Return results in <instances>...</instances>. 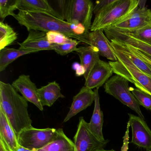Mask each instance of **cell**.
<instances>
[{"label":"cell","instance_id":"d590c367","mask_svg":"<svg viewBox=\"0 0 151 151\" xmlns=\"http://www.w3.org/2000/svg\"><path fill=\"white\" fill-rule=\"evenodd\" d=\"M99 151H114V150H113V149H112V150H104V149H103V150H99Z\"/></svg>","mask_w":151,"mask_h":151},{"label":"cell","instance_id":"836d02e7","mask_svg":"<svg viewBox=\"0 0 151 151\" xmlns=\"http://www.w3.org/2000/svg\"><path fill=\"white\" fill-rule=\"evenodd\" d=\"M17 151H33L32 150H29V149H26V148H24L22 147L19 145V148H18Z\"/></svg>","mask_w":151,"mask_h":151},{"label":"cell","instance_id":"ba28073f","mask_svg":"<svg viewBox=\"0 0 151 151\" xmlns=\"http://www.w3.org/2000/svg\"><path fill=\"white\" fill-rule=\"evenodd\" d=\"M76 151H99L103 150L109 142L99 140L92 133L83 116L79 117L77 130L74 137Z\"/></svg>","mask_w":151,"mask_h":151},{"label":"cell","instance_id":"7a4b0ae2","mask_svg":"<svg viewBox=\"0 0 151 151\" xmlns=\"http://www.w3.org/2000/svg\"><path fill=\"white\" fill-rule=\"evenodd\" d=\"M28 108L27 101L12 84L0 81V109L5 113L17 136L32 126Z\"/></svg>","mask_w":151,"mask_h":151},{"label":"cell","instance_id":"2e32d148","mask_svg":"<svg viewBox=\"0 0 151 151\" xmlns=\"http://www.w3.org/2000/svg\"><path fill=\"white\" fill-rule=\"evenodd\" d=\"M0 143L6 151H17V137L5 113L0 109Z\"/></svg>","mask_w":151,"mask_h":151},{"label":"cell","instance_id":"52a82bcc","mask_svg":"<svg viewBox=\"0 0 151 151\" xmlns=\"http://www.w3.org/2000/svg\"><path fill=\"white\" fill-rule=\"evenodd\" d=\"M57 129L53 128L36 129L33 126L22 130L17 136L20 146L34 151L41 149L54 139Z\"/></svg>","mask_w":151,"mask_h":151},{"label":"cell","instance_id":"5b68a950","mask_svg":"<svg viewBox=\"0 0 151 151\" xmlns=\"http://www.w3.org/2000/svg\"><path fill=\"white\" fill-rule=\"evenodd\" d=\"M138 7L137 0H116L107 9L95 16L90 31L104 30L125 18Z\"/></svg>","mask_w":151,"mask_h":151},{"label":"cell","instance_id":"484cf974","mask_svg":"<svg viewBox=\"0 0 151 151\" xmlns=\"http://www.w3.org/2000/svg\"><path fill=\"white\" fill-rule=\"evenodd\" d=\"M120 31L127 33L134 38L151 46V24L136 30Z\"/></svg>","mask_w":151,"mask_h":151},{"label":"cell","instance_id":"6da1fadb","mask_svg":"<svg viewBox=\"0 0 151 151\" xmlns=\"http://www.w3.org/2000/svg\"><path fill=\"white\" fill-rule=\"evenodd\" d=\"M13 17L18 23L24 26L28 31L31 30L48 32H61L67 37L90 45L88 34L80 24H70L52 15L42 12L19 9Z\"/></svg>","mask_w":151,"mask_h":151},{"label":"cell","instance_id":"603a6c76","mask_svg":"<svg viewBox=\"0 0 151 151\" xmlns=\"http://www.w3.org/2000/svg\"><path fill=\"white\" fill-rule=\"evenodd\" d=\"M110 42L114 49L118 50L125 54L139 70L151 77V68L136 55L126 44L114 39L110 40Z\"/></svg>","mask_w":151,"mask_h":151},{"label":"cell","instance_id":"e0dca14e","mask_svg":"<svg viewBox=\"0 0 151 151\" xmlns=\"http://www.w3.org/2000/svg\"><path fill=\"white\" fill-rule=\"evenodd\" d=\"M106 36L109 40H116L124 42L140 50L151 56V46L131 37L119 30L107 28L104 30Z\"/></svg>","mask_w":151,"mask_h":151},{"label":"cell","instance_id":"9c48e42d","mask_svg":"<svg viewBox=\"0 0 151 151\" xmlns=\"http://www.w3.org/2000/svg\"><path fill=\"white\" fill-rule=\"evenodd\" d=\"M151 24V10L145 7L136 9L122 20L108 28L119 30H136Z\"/></svg>","mask_w":151,"mask_h":151},{"label":"cell","instance_id":"3957f363","mask_svg":"<svg viewBox=\"0 0 151 151\" xmlns=\"http://www.w3.org/2000/svg\"><path fill=\"white\" fill-rule=\"evenodd\" d=\"M59 13L63 20L70 24H80L87 33L91 27L94 4L91 0H58Z\"/></svg>","mask_w":151,"mask_h":151},{"label":"cell","instance_id":"ac0fdd59","mask_svg":"<svg viewBox=\"0 0 151 151\" xmlns=\"http://www.w3.org/2000/svg\"><path fill=\"white\" fill-rule=\"evenodd\" d=\"M75 52L79 56L80 64L84 68V77L86 80L96 63L100 60L99 54L97 48L87 45L77 47Z\"/></svg>","mask_w":151,"mask_h":151},{"label":"cell","instance_id":"7402d4cb","mask_svg":"<svg viewBox=\"0 0 151 151\" xmlns=\"http://www.w3.org/2000/svg\"><path fill=\"white\" fill-rule=\"evenodd\" d=\"M54 139L41 149L33 151H76L74 142L64 133L62 129H57Z\"/></svg>","mask_w":151,"mask_h":151},{"label":"cell","instance_id":"f546056e","mask_svg":"<svg viewBox=\"0 0 151 151\" xmlns=\"http://www.w3.org/2000/svg\"><path fill=\"white\" fill-rule=\"evenodd\" d=\"M79 42L77 40H75L73 42L64 45L53 44L52 50L55 51L60 55H65L70 53L75 52L77 48V45Z\"/></svg>","mask_w":151,"mask_h":151},{"label":"cell","instance_id":"8992f818","mask_svg":"<svg viewBox=\"0 0 151 151\" xmlns=\"http://www.w3.org/2000/svg\"><path fill=\"white\" fill-rule=\"evenodd\" d=\"M104 87L105 92L113 96L144 119L145 116L141 112L140 105L131 92L129 81L127 79L122 76L115 75L106 82Z\"/></svg>","mask_w":151,"mask_h":151},{"label":"cell","instance_id":"44dd1931","mask_svg":"<svg viewBox=\"0 0 151 151\" xmlns=\"http://www.w3.org/2000/svg\"><path fill=\"white\" fill-rule=\"evenodd\" d=\"M18 10L47 13L62 19L58 11L54 9L47 0H18Z\"/></svg>","mask_w":151,"mask_h":151},{"label":"cell","instance_id":"cb8c5ba5","mask_svg":"<svg viewBox=\"0 0 151 151\" xmlns=\"http://www.w3.org/2000/svg\"><path fill=\"white\" fill-rule=\"evenodd\" d=\"M36 52H37L24 51L7 47L4 48L0 51V72L4 71L9 64L19 57Z\"/></svg>","mask_w":151,"mask_h":151},{"label":"cell","instance_id":"d6986e66","mask_svg":"<svg viewBox=\"0 0 151 151\" xmlns=\"http://www.w3.org/2000/svg\"><path fill=\"white\" fill-rule=\"evenodd\" d=\"M99 88H96L94 91L95 93L94 109L90 122L88 123V127L90 131L97 139L100 141H104L106 139H104L102 133L104 122L103 114L101 109L100 104Z\"/></svg>","mask_w":151,"mask_h":151},{"label":"cell","instance_id":"f1b7e54d","mask_svg":"<svg viewBox=\"0 0 151 151\" xmlns=\"http://www.w3.org/2000/svg\"><path fill=\"white\" fill-rule=\"evenodd\" d=\"M47 37L48 42L51 44L64 45L71 43L76 40L67 37L61 32H47Z\"/></svg>","mask_w":151,"mask_h":151},{"label":"cell","instance_id":"d6a6232c","mask_svg":"<svg viewBox=\"0 0 151 151\" xmlns=\"http://www.w3.org/2000/svg\"><path fill=\"white\" fill-rule=\"evenodd\" d=\"M72 68L74 70H76V74L77 76H80L84 75L85 70L84 68L81 65V64L75 63L72 65Z\"/></svg>","mask_w":151,"mask_h":151},{"label":"cell","instance_id":"30bf717a","mask_svg":"<svg viewBox=\"0 0 151 151\" xmlns=\"http://www.w3.org/2000/svg\"><path fill=\"white\" fill-rule=\"evenodd\" d=\"M129 124L131 127V143L147 150L151 149V130L145 120L138 116L129 114Z\"/></svg>","mask_w":151,"mask_h":151},{"label":"cell","instance_id":"8fae6325","mask_svg":"<svg viewBox=\"0 0 151 151\" xmlns=\"http://www.w3.org/2000/svg\"><path fill=\"white\" fill-rule=\"evenodd\" d=\"M12 85L18 92H20L27 101L32 103L40 111L44 110L38 93L37 85L31 80L29 75L22 74L12 83Z\"/></svg>","mask_w":151,"mask_h":151},{"label":"cell","instance_id":"5bb4252c","mask_svg":"<svg viewBox=\"0 0 151 151\" xmlns=\"http://www.w3.org/2000/svg\"><path fill=\"white\" fill-rule=\"evenodd\" d=\"M29 32L27 38L19 44V49L37 52L52 50L53 44L48 42L46 32L35 30H31Z\"/></svg>","mask_w":151,"mask_h":151},{"label":"cell","instance_id":"d4e9b609","mask_svg":"<svg viewBox=\"0 0 151 151\" xmlns=\"http://www.w3.org/2000/svg\"><path fill=\"white\" fill-rule=\"evenodd\" d=\"M18 34L7 24L0 23V51L6 47L17 39Z\"/></svg>","mask_w":151,"mask_h":151},{"label":"cell","instance_id":"9a60e30c","mask_svg":"<svg viewBox=\"0 0 151 151\" xmlns=\"http://www.w3.org/2000/svg\"><path fill=\"white\" fill-rule=\"evenodd\" d=\"M103 30H98L91 32L88 34L90 45L97 48L99 55L105 57L111 61H117L114 50L111 42L105 35Z\"/></svg>","mask_w":151,"mask_h":151},{"label":"cell","instance_id":"ffe728a7","mask_svg":"<svg viewBox=\"0 0 151 151\" xmlns=\"http://www.w3.org/2000/svg\"><path fill=\"white\" fill-rule=\"evenodd\" d=\"M38 93L43 106H52L59 98H65L60 85L56 81L50 82L38 89Z\"/></svg>","mask_w":151,"mask_h":151},{"label":"cell","instance_id":"4fadbf2b","mask_svg":"<svg viewBox=\"0 0 151 151\" xmlns=\"http://www.w3.org/2000/svg\"><path fill=\"white\" fill-rule=\"evenodd\" d=\"M95 93L92 90L83 86L79 92L73 97V101L69 111L64 119L63 122H66L78 113L86 109L94 101Z\"/></svg>","mask_w":151,"mask_h":151},{"label":"cell","instance_id":"8d00e7d4","mask_svg":"<svg viewBox=\"0 0 151 151\" xmlns=\"http://www.w3.org/2000/svg\"><path fill=\"white\" fill-rule=\"evenodd\" d=\"M147 151H151V149H150V150H147Z\"/></svg>","mask_w":151,"mask_h":151},{"label":"cell","instance_id":"4dcf8cb0","mask_svg":"<svg viewBox=\"0 0 151 151\" xmlns=\"http://www.w3.org/2000/svg\"><path fill=\"white\" fill-rule=\"evenodd\" d=\"M116 0H103L96 1L93 8V14L95 16L107 9Z\"/></svg>","mask_w":151,"mask_h":151},{"label":"cell","instance_id":"83f0119b","mask_svg":"<svg viewBox=\"0 0 151 151\" xmlns=\"http://www.w3.org/2000/svg\"><path fill=\"white\" fill-rule=\"evenodd\" d=\"M130 90L140 106L151 111V95L141 90L130 87Z\"/></svg>","mask_w":151,"mask_h":151},{"label":"cell","instance_id":"4316f807","mask_svg":"<svg viewBox=\"0 0 151 151\" xmlns=\"http://www.w3.org/2000/svg\"><path fill=\"white\" fill-rule=\"evenodd\" d=\"M18 0H1L0 17L4 19L9 16L14 17V11L18 9Z\"/></svg>","mask_w":151,"mask_h":151},{"label":"cell","instance_id":"277c9868","mask_svg":"<svg viewBox=\"0 0 151 151\" xmlns=\"http://www.w3.org/2000/svg\"><path fill=\"white\" fill-rule=\"evenodd\" d=\"M114 50L117 61L109 62L114 73L123 77L137 88L151 95V77L139 70L125 54Z\"/></svg>","mask_w":151,"mask_h":151},{"label":"cell","instance_id":"e575fe53","mask_svg":"<svg viewBox=\"0 0 151 151\" xmlns=\"http://www.w3.org/2000/svg\"><path fill=\"white\" fill-rule=\"evenodd\" d=\"M0 151H6L2 144L0 143Z\"/></svg>","mask_w":151,"mask_h":151},{"label":"cell","instance_id":"1f68e13d","mask_svg":"<svg viewBox=\"0 0 151 151\" xmlns=\"http://www.w3.org/2000/svg\"><path fill=\"white\" fill-rule=\"evenodd\" d=\"M128 46L129 48L136 55L139 57L148 66L151 68V56L147 55V54L141 52L138 49L134 48L133 47L128 44H125Z\"/></svg>","mask_w":151,"mask_h":151},{"label":"cell","instance_id":"7c38bea8","mask_svg":"<svg viewBox=\"0 0 151 151\" xmlns=\"http://www.w3.org/2000/svg\"><path fill=\"white\" fill-rule=\"evenodd\" d=\"M114 71L109 63L100 60L92 69L85 86L90 89L99 88L112 77Z\"/></svg>","mask_w":151,"mask_h":151}]
</instances>
